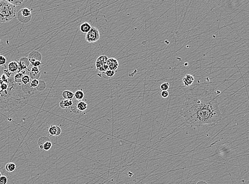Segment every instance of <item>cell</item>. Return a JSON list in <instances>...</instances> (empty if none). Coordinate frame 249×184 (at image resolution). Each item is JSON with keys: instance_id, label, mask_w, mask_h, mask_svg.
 <instances>
[{"instance_id": "cell-1", "label": "cell", "mask_w": 249, "mask_h": 184, "mask_svg": "<svg viewBox=\"0 0 249 184\" xmlns=\"http://www.w3.org/2000/svg\"><path fill=\"white\" fill-rule=\"evenodd\" d=\"M180 114L191 127L214 126L222 119L220 103L210 93H189Z\"/></svg>"}, {"instance_id": "cell-2", "label": "cell", "mask_w": 249, "mask_h": 184, "mask_svg": "<svg viewBox=\"0 0 249 184\" xmlns=\"http://www.w3.org/2000/svg\"><path fill=\"white\" fill-rule=\"evenodd\" d=\"M14 76L7 78L3 74L0 77V109L10 110L28 101V96L21 86L14 82Z\"/></svg>"}, {"instance_id": "cell-3", "label": "cell", "mask_w": 249, "mask_h": 184, "mask_svg": "<svg viewBox=\"0 0 249 184\" xmlns=\"http://www.w3.org/2000/svg\"><path fill=\"white\" fill-rule=\"evenodd\" d=\"M16 7L7 1L0 0V22H7L16 17Z\"/></svg>"}, {"instance_id": "cell-4", "label": "cell", "mask_w": 249, "mask_h": 184, "mask_svg": "<svg viewBox=\"0 0 249 184\" xmlns=\"http://www.w3.org/2000/svg\"><path fill=\"white\" fill-rule=\"evenodd\" d=\"M100 38L99 31L96 27H92L91 29L86 35V40L89 43H93Z\"/></svg>"}, {"instance_id": "cell-5", "label": "cell", "mask_w": 249, "mask_h": 184, "mask_svg": "<svg viewBox=\"0 0 249 184\" xmlns=\"http://www.w3.org/2000/svg\"><path fill=\"white\" fill-rule=\"evenodd\" d=\"M108 58L107 56H101L98 57L96 62V68L100 72H105L109 70L107 62Z\"/></svg>"}, {"instance_id": "cell-6", "label": "cell", "mask_w": 249, "mask_h": 184, "mask_svg": "<svg viewBox=\"0 0 249 184\" xmlns=\"http://www.w3.org/2000/svg\"><path fill=\"white\" fill-rule=\"evenodd\" d=\"M17 17L18 20L21 22H28L32 18L31 10L28 8L21 9L17 13Z\"/></svg>"}, {"instance_id": "cell-7", "label": "cell", "mask_w": 249, "mask_h": 184, "mask_svg": "<svg viewBox=\"0 0 249 184\" xmlns=\"http://www.w3.org/2000/svg\"><path fill=\"white\" fill-rule=\"evenodd\" d=\"M17 62L18 64V71L17 72H21L27 69L30 63L29 59L27 57H22Z\"/></svg>"}, {"instance_id": "cell-8", "label": "cell", "mask_w": 249, "mask_h": 184, "mask_svg": "<svg viewBox=\"0 0 249 184\" xmlns=\"http://www.w3.org/2000/svg\"><path fill=\"white\" fill-rule=\"evenodd\" d=\"M28 59L30 64L34 63L35 62H40L42 59V55L38 51H33L32 53H30Z\"/></svg>"}, {"instance_id": "cell-9", "label": "cell", "mask_w": 249, "mask_h": 184, "mask_svg": "<svg viewBox=\"0 0 249 184\" xmlns=\"http://www.w3.org/2000/svg\"><path fill=\"white\" fill-rule=\"evenodd\" d=\"M107 64L109 67V70L114 71L117 70L119 66L118 61L114 58H108Z\"/></svg>"}, {"instance_id": "cell-10", "label": "cell", "mask_w": 249, "mask_h": 184, "mask_svg": "<svg viewBox=\"0 0 249 184\" xmlns=\"http://www.w3.org/2000/svg\"><path fill=\"white\" fill-rule=\"evenodd\" d=\"M29 76L30 79H32V80H38L40 76V73L38 67H32L30 72H29Z\"/></svg>"}, {"instance_id": "cell-11", "label": "cell", "mask_w": 249, "mask_h": 184, "mask_svg": "<svg viewBox=\"0 0 249 184\" xmlns=\"http://www.w3.org/2000/svg\"><path fill=\"white\" fill-rule=\"evenodd\" d=\"M25 73H26L25 71H23L21 72H17V73L15 74L14 76V82L18 85L22 86V79L23 77L25 76Z\"/></svg>"}, {"instance_id": "cell-12", "label": "cell", "mask_w": 249, "mask_h": 184, "mask_svg": "<svg viewBox=\"0 0 249 184\" xmlns=\"http://www.w3.org/2000/svg\"><path fill=\"white\" fill-rule=\"evenodd\" d=\"M49 134L52 136H58L61 133V129L58 126H51L48 130Z\"/></svg>"}, {"instance_id": "cell-13", "label": "cell", "mask_w": 249, "mask_h": 184, "mask_svg": "<svg viewBox=\"0 0 249 184\" xmlns=\"http://www.w3.org/2000/svg\"><path fill=\"white\" fill-rule=\"evenodd\" d=\"M182 82L185 86L188 87L191 86L194 82V77L191 74H187L182 79Z\"/></svg>"}, {"instance_id": "cell-14", "label": "cell", "mask_w": 249, "mask_h": 184, "mask_svg": "<svg viewBox=\"0 0 249 184\" xmlns=\"http://www.w3.org/2000/svg\"><path fill=\"white\" fill-rule=\"evenodd\" d=\"M7 70L12 73L17 72L18 71V64L17 61H11L7 65Z\"/></svg>"}, {"instance_id": "cell-15", "label": "cell", "mask_w": 249, "mask_h": 184, "mask_svg": "<svg viewBox=\"0 0 249 184\" xmlns=\"http://www.w3.org/2000/svg\"><path fill=\"white\" fill-rule=\"evenodd\" d=\"M76 107H77V110L79 113V112L86 111L87 108V103H86V102H83V101H80V102L77 101V104H76Z\"/></svg>"}, {"instance_id": "cell-16", "label": "cell", "mask_w": 249, "mask_h": 184, "mask_svg": "<svg viewBox=\"0 0 249 184\" xmlns=\"http://www.w3.org/2000/svg\"><path fill=\"white\" fill-rule=\"evenodd\" d=\"M91 28H92V27L87 22L82 23V24L81 25L80 27V29L81 32H83V33H86V34L90 32V30L91 29Z\"/></svg>"}, {"instance_id": "cell-17", "label": "cell", "mask_w": 249, "mask_h": 184, "mask_svg": "<svg viewBox=\"0 0 249 184\" xmlns=\"http://www.w3.org/2000/svg\"><path fill=\"white\" fill-rule=\"evenodd\" d=\"M73 102L72 100H62L61 102L59 103V106L61 108L63 109L67 108H71L72 106L73 105Z\"/></svg>"}, {"instance_id": "cell-18", "label": "cell", "mask_w": 249, "mask_h": 184, "mask_svg": "<svg viewBox=\"0 0 249 184\" xmlns=\"http://www.w3.org/2000/svg\"><path fill=\"white\" fill-rule=\"evenodd\" d=\"M62 97L65 100H72L74 97V94L71 91L66 90L63 92Z\"/></svg>"}, {"instance_id": "cell-19", "label": "cell", "mask_w": 249, "mask_h": 184, "mask_svg": "<svg viewBox=\"0 0 249 184\" xmlns=\"http://www.w3.org/2000/svg\"><path fill=\"white\" fill-rule=\"evenodd\" d=\"M84 97V93L82 90H77L74 93V97L76 99V100H77L78 102L81 101L83 99Z\"/></svg>"}, {"instance_id": "cell-20", "label": "cell", "mask_w": 249, "mask_h": 184, "mask_svg": "<svg viewBox=\"0 0 249 184\" xmlns=\"http://www.w3.org/2000/svg\"><path fill=\"white\" fill-rule=\"evenodd\" d=\"M49 138L47 137H40V139H39L38 144L39 147H40L41 150H42V146L44 145L45 142H47L48 141H49Z\"/></svg>"}, {"instance_id": "cell-21", "label": "cell", "mask_w": 249, "mask_h": 184, "mask_svg": "<svg viewBox=\"0 0 249 184\" xmlns=\"http://www.w3.org/2000/svg\"><path fill=\"white\" fill-rule=\"evenodd\" d=\"M16 168V165L13 162H10L5 166V169L8 172H14Z\"/></svg>"}, {"instance_id": "cell-22", "label": "cell", "mask_w": 249, "mask_h": 184, "mask_svg": "<svg viewBox=\"0 0 249 184\" xmlns=\"http://www.w3.org/2000/svg\"><path fill=\"white\" fill-rule=\"evenodd\" d=\"M52 147V142L50 141V140L48 141L47 142H45L42 146V150H44L45 151H48L51 149Z\"/></svg>"}, {"instance_id": "cell-23", "label": "cell", "mask_w": 249, "mask_h": 184, "mask_svg": "<svg viewBox=\"0 0 249 184\" xmlns=\"http://www.w3.org/2000/svg\"><path fill=\"white\" fill-rule=\"evenodd\" d=\"M30 77L27 75H25L23 76L22 79V83L24 85H28V84H30Z\"/></svg>"}, {"instance_id": "cell-24", "label": "cell", "mask_w": 249, "mask_h": 184, "mask_svg": "<svg viewBox=\"0 0 249 184\" xmlns=\"http://www.w3.org/2000/svg\"><path fill=\"white\" fill-rule=\"evenodd\" d=\"M46 83L44 81L40 80L39 82L38 86L36 88V89L38 91H42L44 90L46 88Z\"/></svg>"}, {"instance_id": "cell-25", "label": "cell", "mask_w": 249, "mask_h": 184, "mask_svg": "<svg viewBox=\"0 0 249 184\" xmlns=\"http://www.w3.org/2000/svg\"><path fill=\"white\" fill-rule=\"evenodd\" d=\"M16 7V5H21L23 2V0H13V1H7Z\"/></svg>"}, {"instance_id": "cell-26", "label": "cell", "mask_w": 249, "mask_h": 184, "mask_svg": "<svg viewBox=\"0 0 249 184\" xmlns=\"http://www.w3.org/2000/svg\"><path fill=\"white\" fill-rule=\"evenodd\" d=\"M39 82V81L38 80H33L31 81V82H30V88H37L38 86Z\"/></svg>"}, {"instance_id": "cell-27", "label": "cell", "mask_w": 249, "mask_h": 184, "mask_svg": "<svg viewBox=\"0 0 249 184\" xmlns=\"http://www.w3.org/2000/svg\"><path fill=\"white\" fill-rule=\"evenodd\" d=\"M170 84L168 82H165L162 83L160 86V89L162 91H167L169 89Z\"/></svg>"}, {"instance_id": "cell-28", "label": "cell", "mask_w": 249, "mask_h": 184, "mask_svg": "<svg viewBox=\"0 0 249 184\" xmlns=\"http://www.w3.org/2000/svg\"><path fill=\"white\" fill-rule=\"evenodd\" d=\"M7 63V58L2 55H0V66H4Z\"/></svg>"}, {"instance_id": "cell-29", "label": "cell", "mask_w": 249, "mask_h": 184, "mask_svg": "<svg viewBox=\"0 0 249 184\" xmlns=\"http://www.w3.org/2000/svg\"><path fill=\"white\" fill-rule=\"evenodd\" d=\"M115 73H116V71L108 70V71H107L106 72H105V73L106 74V75L108 77H113V76L115 74Z\"/></svg>"}, {"instance_id": "cell-30", "label": "cell", "mask_w": 249, "mask_h": 184, "mask_svg": "<svg viewBox=\"0 0 249 184\" xmlns=\"http://www.w3.org/2000/svg\"><path fill=\"white\" fill-rule=\"evenodd\" d=\"M7 177L5 176H2L0 177V184H7Z\"/></svg>"}, {"instance_id": "cell-31", "label": "cell", "mask_w": 249, "mask_h": 184, "mask_svg": "<svg viewBox=\"0 0 249 184\" xmlns=\"http://www.w3.org/2000/svg\"><path fill=\"white\" fill-rule=\"evenodd\" d=\"M3 74L7 78H10L13 76V73H12L11 72H10L7 69H4Z\"/></svg>"}, {"instance_id": "cell-32", "label": "cell", "mask_w": 249, "mask_h": 184, "mask_svg": "<svg viewBox=\"0 0 249 184\" xmlns=\"http://www.w3.org/2000/svg\"><path fill=\"white\" fill-rule=\"evenodd\" d=\"M160 95L162 98H166L169 96V93L167 91H162V92H161Z\"/></svg>"}, {"instance_id": "cell-33", "label": "cell", "mask_w": 249, "mask_h": 184, "mask_svg": "<svg viewBox=\"0 0 249 184\" xmlns=\"http://www.w3.org/2000/svg\"><path fill=\"white\" fill-rule=\"evenodd\" d=\"M33 67H40V65H42V63L40 61L35 62L34 63L31 64Z\"/></svg>"}, {"instance_id": "cell-34", "label": "cell", "mask_w": 249, "mask_h": 184, "mask_svg": "<svg viewBox=\"0 0 249 184\" xmlns=\"http://www.w3.org/2000/svg\"><path fill=\"white\" fill-rule=\"evenodd\" d=\"M207 184L206 182H202V181H201V182H197V184Z\"/></svg>"}, {"instance_id": "cell-35", "label": "cell", "mask_w": 249, "mask_h": 184, "mask_svg": "<svg viewBox=\"0 0 249 184\" xmlns=\"http://www.w3.org/2000/svg\"><path fill=\"white\" fill-rule=\"evenodd\" d=\"M2 176H1V172H0V177H1Z\"/></svg>"}]
</instances>
